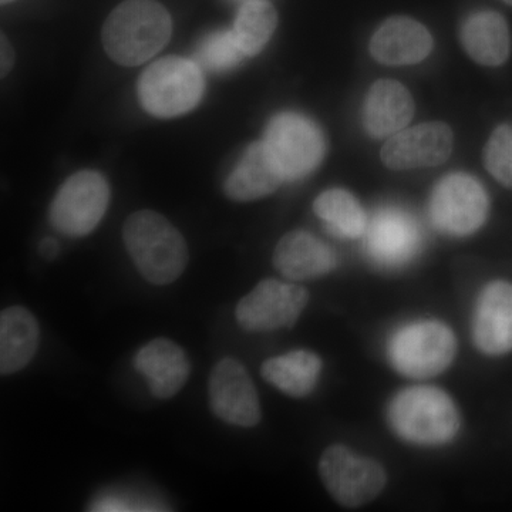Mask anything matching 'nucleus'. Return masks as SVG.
Returning <instances> with one entry per match:
<instances>
[{"label": "nucleus", "instance_id": "obj_1", "mask_svg": "<svg viewBox=\"0 0 512 512\" xmlns=\"http://www.w3.org/2000/svg\"><path fill=\"white\" fill-rule=\"evenodd\" d=\"M173 33L170 13L156 0H126L110 13L103 30L104 50L121 66H140L157 55Z\"/></svg>", "mask_w": 512, "mask_h": 512}, {"label": "nucleus", "instance_id": "obj_2", "mask_svg": "<svg viewBox=\"0 0 512 512\" xmlns=\"http://www.w3.org/2000/svg\"><path fill=\"white\" fill-rule=\"evenodd\" d=\"M123 241L137 271L150 284H173L187 268V242L156 211L143 210L130 215L124 222Z\"/></svg>", "mask_w": 512, "mask_h": 512}, {"label": "nucleus", "instance_id": "obj_3", "mask_svg": "<svg viewBox=\"0 0 512 512\" xmlns=\"http://www.w3.org/2000/svg\"><path fill=\"white\" fill-rule=\"evenodd\" d=\"M389 420L397 436L420 446L450 443L460 430L456 403L434 386H412L394 397Z\"/></svg>", "mask_w": 512, "mask_h": 512}, {"label": "nucleus", "instance_id": "obj_4", "mask_svg": "<svg viewBox=\"0 0 512 512\" xmlns=\"http://www.w3.org/2000/svg\"><path fill=\"white\" fill-rule=\"evenodd\" d=\"M202 93L204 77L200 67L183 57L157 60L138 80L141 106L160 119L188 113L200 103Z\"/></svg>", "mask_w": 512, "mask_h": 512}, {"label": "nucleus", "instance_id": "obj_5", "mask_svg": "<svg viewBox=\"0 0 512 512\" xmlns=\"http://www.w3.org/2000/svg\"><path fill=\"white\" fill-rule=\"evenodd\" d=\"M457 340L439 320L410 323L393 336L389 356L394 369L412 379L439 376L453 363Z\"/></svg>", "mask_w": 512, "mask_h": 512}, {"label": "nucleus", "instance_id": "obj_6", "mask_svg": "<svg viewBox=\"0 0 512 512\" xmlns=\"http://www.w3.org/2000/svg\"><path fill=\"white\" fill-rule=\"evenodd\" d=\"M319 476L333 500L348 508L372 503L387 484L386 470L379 461L357 456L343 444H333L323 451Z\"/></svg>", "mask_w": 512, "mask_h": 512}, {"label": "nucleus", "instance_id": "obj_7", "mask_svg": "<svg viewBox=\"0 0 512 512\" xmlns=\"http://www.w3.org/2000/svg\"><path fill=\"white\" fill-rule=\"evenodd\" d=\"M110 204V187L96 171L72 175L50 205V222L67 237H86L103 220Z\"/></svg>", "mask_w": 512, "mask_h": 512}, {"label": "nucleus", "instance_id": "obj_8", "mask_svg": "<svg viewBox=\"0 0 512 512\" xmlns=\"http://www.w3.org/2000/svg\"><path fill=\"white\" fill-rule=\"evenodd\" d=\"M265 144L285 180L311 174L325 157L322 131L301 114L282 113L274 117L266 130Z\"/></svg>", "mask_w": 512, "mask_h": 512}, {"label": "nucleus", "instance_id": "obj_9", "mask_svg": "<svg viewBox=\"0 0 512 512\" xmlns=\"http://www.w3.org/2000/svg\"><path fill=\"white\" fill-rule=\"evenodd\" d=\"M309 302L301 285L264 279L238 302L235 318L247 332L265 333L292 328Z\"/></svg>", "mask_w": 512, "mask_h": 512}, {"label": "nucleus", "instance_id": "obj_10", "mask_svg": "<svg viewBox=\"0 0 512 512\" xmlns=\"http://www.w3.org/2000/svg\"><path fill=\"white\" fill-rule=\"evenodd\" d=\"M487 215V192L471 175H447L431 194V221L444 234L453 237L474 234L483 227Z\"/></svg>", "mask_w": 512, "mask_h": 512}, {"label": "nucleus", "instance_id": "obj_11", "mask_svg": "<svg viewBox=\"0 0 512 512\" xmlns=\"http://www.w3.org/2000/svg\"><path fill=\"white\" fill-rule=\"evenodd\" d=\"M212 413L231 426L255 427L261 421V403L248 370L232 357H224L212 369L208 382Z\"/></svg>", "mask_w": 512, "mask_h": 512}, {"label": "nucleus", "instance_id": "obj_12", "mask_svg": "<svg viewBox=\"0 0 512 512\" xmlns=\"http://www.w3.org/2000/svg\"><path fill=\"white\" fill-rule=\"evenodd\" d=\"M453 150V133L444 123H424L394 134L382 150V160L392 170L434 167Z\"/></svg>", "mask_w": 512, "mask_h": 512}, {"label": "nucleus", "instance_id": "obj_13", "mask_svg": "<svg viewBox=\"0 0 512 512\" xmlns=\"http://www.w3.org/2000/svg\"><path fill=\"white\" fill-rule=\"evenodd\" d=\"M473 339L488 356L512 352V284L490 282L478 296L473 316Z\"/></svg>", "mask_w": 512, "mask_h": 512}, {"label": "nucleus", "instance_id": "obj_14", "mask_svg": "<svg viewBox=\"0 0 512 512\" xmlns=\"http://www.w3.org/2000/svg\"><path fill=\"white\" fill-rule=\"evenodd\" d=\"M366 249L376 264L396 268L416 255L420 244L417 222L407 212L384 208L366 228Z\"/></svg>", "mask_w": 512, "mask_h": 512}, {"label": "nucleus", "instance_id": "obj_15", "mask_svg": "<svg viewBox=\"0 0 512 512\" xmlns=\"http://www.w3.org/2000/svg\"><path fill=\"white\" fill-rule=\"evenodd\" d=\"M134 367L146 377L154 397L168 400L180 393L191 375L187 353L173 340L157 338L138 350Z\"/></svg>", "mask_w": 512, "mask_h": 512}, {"label": "nucleus", "instance_id": "obj_16", "mask_svg": "<svg viewBox=\"0 0 512 512\" xmlns=\"http://www.w3.org/2000/svg\"><path fill=\"white\" fill-rule=\"evenodd\" d=\"M276 271L291 281H311L336 268L332 249L306 231L288 232L274 251Z\"/></svg>", "mask_w": 512, "mask_h": 512}, {"label": "nucleus", "instance_id": "obj_17", "mask_svg": "<svg viewBox=\"0 0 512 512\" xmlns=\"http://www.w3.org/2000/svg\"><path fill=\"white\" fill-rule=\"evenodd\" d=\"M433 47L429 30L409 18L386 20L372 37L370 53L377 62L389 66L419 63Z\"/></svg>", "mask_w": 512, "mask_h": 512}, {"label": "nucleus", "instance_id": "obj_18", "mask_svg": "<svg viewBox=\"0 0 512 512\" xmlns=\"http://www.w3.org/2000/svg\"><path fill=\"white\" fill-rule=\"evenodd\" d=\"M285 180L265 141L251 144L225 181V194L232 201L249 202L268 197Z\"/></svg>", "mask_w": 512, "mask_h": 512}, {"label": "nucleus", "instance_id": "obj_19", "mask_svg": "<svg viewBox=\"0 0 512 512\" xmlns=\"http://www.w3.org/2000/svg\"><path fill=\"white\" fill-rule=\"evenodd\" d=\"M414 114V101L406 87L394 80H379L370 87L363 121L370 136L383 138L402 131Z\"/></svg>", "mask_w": 512, "mask_h": 512}, {"label": "nucleus", "instance_id": "obj_20", "mask_svg": "<svg viewBox=\"0 0 512 512\" xmlns=\"http://www.w3.org/2000/svg\"><path fill=\"white\" fill-rule=\"evenodd\" d=\"M40 343L39 323L23 306L0 313V373L15 375L32 362Z\"/></svg>", "mask_w": 512, "mask_h": 512}, {"label": "nucleus", "instance_id": "obj_21", "mask_svg": "<svg viewBox=\"0 0 512 512\" xmlns=\"http://www.w3.org/2000/svg\"><path fill=\"white\" fill-rule=\"evenodd\" d=\"M322 369V359L316 353L293 350L265 360L261 366V376L279 392L301 399L315 390Z\"/></svg>", "mask_w": 512, "mask_h": 512}, {"label": "nucleus", "instance_id": "obj_22", "mask_svg": "<svg viewBox=\"0 0 512 512\" xmlns=\"http://www.w3.org/2000/svg\"><path fill=\"white\" fill-rule=\"evenodd\" d=\"M461 42L468 55L484 66H500L510 56V30L503 16L495 12L471 15L461 30Z\"/></svg>", "mask_w": 512, "mask_h": 512}, {"label": "nucleus", "instance_id": "obj_23", "mask_svg": "<svg viewBox=\"0 0 512 512\" xmlns=\"http://www.w3.org/2000/svg\"><path fill=\"white\" fill-rule=\"evenodd\" d=\"M316 215L325 222L333 234L343 238H359L365 235L366 214L362 205L350 192L333 188L322 192L313 204Z\"/></svg>", "mask_w": 512, "mask_h": 512}, {"label": "nucleus", "instance_id": "obj_24", "mask_svg": "<svg viewBox=\"0 0 512 512\" xmlns=\"http://www.w3.org/2000/svg\"><path fill=\"white\" fill-rule=\"evenodd\" d=\"M276 25L274 6L264 0H251L239 10L232 33L245 56H255L274 35Z\"/></svg>", "mask_w": 512, "mask_h": 512}, {"label": "nucleus", "instance_id": "obj_25", "mask_svg": "<svg viewBox=\"0 0 512 512\" xmlns=\"http://www.w3.org/2000/svg\"><path fill=\"white\" fill-rule=\"evenodd\" d=\"M202 66L214 72L231 69L241 62L245 53L232 32H218L208 36L197 52Z\"/></svg>", "mask_w": 512, "mask_h": 512}, {"label": "nucleus", "instance_id": "obj_26", "mask_svg": "<svg viewBox=\"0 0 512 512\" xmlns=\"http://www.w3.org/2000/svg\"><path fill=\"white\" fill-rule=\"evenodd\" d=\"M485 167L495 180L512 188V128H495L484 151Z\"/></svg>", "mask_w": 512, "mask_h": 512}, {"label": "nucleus", "instance_id": "obj_27", "mask_svg": "<svg viewBox=\"0 0 512 512\" xmlns=\"http://www.w3.org/2000/svg\"><path fill=\"white\" fill-rule=\"evenodd\" d=\"M13 63H15V52H13L12 46L9 45L8 39L2 36V76L12 69Z\"/></svg>", "mask_w": 512, "mask_h": 512}, {"label": "nucleus", "instance_id": "obj_28", "mask_svg": "<svg viewBox=\"0 0 512 512\" xmlns=\"http://www.w3.org/2000/svg\"><path fill=\"white\" fill-rule=\"evenodd\" d=\"M40 254L45 256L46 259H55L59 254V244H57L56 239H43L42 244H40Z\"/></svg>", "mask_w": 512, "mask_h": 512}, {"label": "nucleus", "instance_id": "obj_29", "mask_svg": "<svg viewBox=\"0 0 512 512\" xmlns=\"http://www.w3.org/2000/svg\"><path fill=\"white\" fill-rule=\"evenodd\" d=\"M13 2V0H2V3H10Z\"/></svg>", "mask_w": 512, "mask_h": 512}, {"label": "nucleus", "instance_id": "obj_30", "mask_svg": "<svg viewBox=\"0 0 512 512\" xmlns=\"http://www.w3.org/2000/svg\"><path fill=\"white\" fill-rule=\"evenodd\" d=\"M505 3H510L512 5V0H504Z\"/></svg>", "mask_w": 512, "mask_h": 512}]
</instances>
